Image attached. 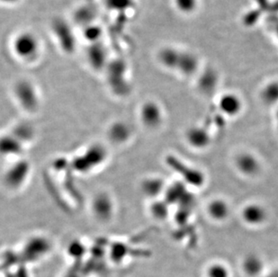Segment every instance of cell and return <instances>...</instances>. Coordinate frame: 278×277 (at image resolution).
<instances>
[{
	"instance_id": "cell-2",
	"label": "cell",
	"mask_w": 278,
	"mask_h": 277,
	"mask_svg": "<svg viewBox=\"0 0 278 277\" xmlns=\"http://www.w3.org/2000/svg\"><path fill=\"white\" fill-rule=\"evenodd\" d=\"M242 218L247 225L257 227L264 224L268 220V212L260 204H247L242 211Z\"/></svg>"
},
{
	"instance_id": "cell-3",
	"label": "cell",
	"mask_w": 278,
	"mask_h": 277,
	"mask_svg": "<svg viewBox=\"0 0 278 277\" xmlns=\"http://www.w3.org/2000/svg\"><path fill=\"white\" fill-rule=\"evenodd\" d=\"M185 139L190 146L195 150H204L209 146L211 136L209 131L201 126H193L185 133Z\"/></svg>"
},
{
	"instance_id": "cell-9",
	"label": "cell",
	"mask_w": 278,
	"mask_h": 277,
	"mask_svg": "<svg viewBox=\"0 0 278 277\" xmlns=\"http://www.w3.org/2000/svg\"><path fill=\"white\" fill-rule=\"evenodd\" d=\"M178 9L183 13H192L197 6V0H175Z\"/></svg>"
},
{
	"instance_id": "cell-7",
	"label": "cell",
	"mask_w": 278,
	"mask_h": 277,
	"mask_svg": "<svg viewBox=\"0 0 278 277\" xmlns=\"http://www.w3.org/2000/svg\"><path fill=\"white\" fill-rule=\"evenodd\" d=\"M261 99L264 104L273 105L278 103V81H273L264 87L261 91Z\"/></svg>"
},
{
	"instance_id": "cell-4",
	"label": "cell",
	"mask_w": 278,
	"mask_h": 277,
	"mask_svg": "<svg viewBox=\"0 0 278 277\" xmlns=\"http://www.w3.org/2000/svg\"><path fill=\"white\" fill-rule=\"evenodd\" d=\"M218 105L221 113L231 117L239 115L243 106L241 98L237 94L231 93L223 94L219 100Z\"/></svg>"
},
{
	"instance_id": "cell-5",
	"label": "cell",
	"mask_w": 278,
	"mask_h": 277,
	"mask_svg": "<svg viewBox=\"0 0 278 277\" xmlns=\"http://www.w3.org/2000/svg\"><path fill=\"white\" fill-rule=\"evenodd\" d=\"M207 214L214 220L223 221L231 214L230 205L223 199H214L207 205Z\"/></svg>"
},
{
	"instance_id": "cell-8",
	"label": "cell",
	"mask_w": 278,
	"mask_h": 277,
	"mask_svg": "<svg viewBox=\"0 0 278 277\" xmlns=\"http://www.w3.org/2000/svg\"><path fill=\"white\" fill-rule=\"evenodd\" d=\"M145 123L149 126H157L161 122V113L155 105H147L143 111Z\"/></svg>"
},
{
	"instance_id": "cell-10",
	"label": "cell",
	"mask_w": 278,
	"mask_h": 277,
	"mask_svg": "<svg viewBox=\"0 0 278 277\" xmlns=\"http://www.w3.org/2000/svg\"><path fill=\"white\" fill-rule=\"evenodd\" d=\"M2 1H6V2H11V1H15V0H2Z\"/></svg>"
},
{
	"instance_id": "cell-1",
	"label": "cell",
	"mask_w": 278,
	"mask_h": 277,
	"mask_svg": "<svg viewBox=\"0 0 278 277\" xmlns=\"http://www.w3.org/2000/svg\"><path fill=\"white\" fill-rule=\"evenodd\" d=\"M234 163L238 171L248 178L257 176L261 170V164L259 159L251 152H243L239 153L235 157Z\"/></svg>"
},
{
	"instance_id": "cell-6",
	"label": "cell",
	"mask_w": 278,
	"mask_h": 277,
	"mask_svg": "<svg viewBox=\"0 0 278 277\" xmlns=\"http://www.w3.org/2000/svg\"><path fill=\"white\" fill-rule=\"evenodd\" d=\"M16 50L18 54L23 57H30L34 53H36V41L30 35H22L17 38Z\"/></svg>"
}]
</instances>
